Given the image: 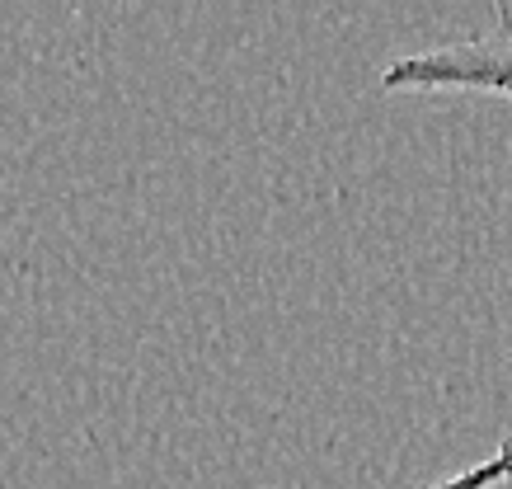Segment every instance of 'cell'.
<instances>
[{
  "label": "cell",
  "instance_id": "obj_1",
  "mask_svg": "<svg viewBox=\"0 0 512 489\" xmlns=\"http://www.w3.org/2000/svg\"><path fill=\"white\" fill-rule=\"evenodd\" d=\"M376 85L386 95H489L512 104V10H503L489 33L404 52L381 66Z\"/></svg>",
  "mask_w": 512,
  "mask_h": 489
},
{
  "label": "cell",
  "instance_id": "obj_2",
  "mask_svg": "<svg viewBox=\"0 0 512 489\" xmlns=\"http://www.w3.org/2000/svg\"><path fill=\"white\" fill-rule=\"evenodd\" d=\"M503 485H512V438H503L489 457H480L466 471L447 475V480H433L428 489H503Z\"/></svg>",
  "mask_w": 512,
  "mask_h": 489
}]
</instances>
